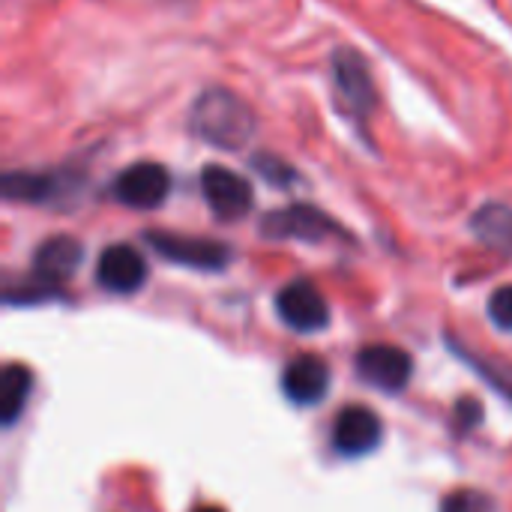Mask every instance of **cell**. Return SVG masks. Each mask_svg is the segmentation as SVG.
I'll use <instances>...</instances> for the list:
<instances>
[{"mask_svg": "<svg viewBox=\"0 0 512 512\" xmlns=\"http://www.w3.org/2000/svg\"><path fill=\"white\" fill-rule=\"evenodd\" d=\"M189 129L222 150H240L258 129L252 108L225 87L204 90L189 111Z\"/></svg>", "mask_w": 512, "mask_h": 512, "instance_id": "1", "label": "cell"}, {"mask_svg": "<svg viewBox=\"0 0 512 512\" xmlns=\"http://www.w3.org/2000/svg\"><path fill=\"white\" fill-rule=\"evenodd\" d=\"M144 240L165 261H174V264H183V267H192V270L216 273V270L228 267V261H231V249L225 243L207 240V237H186V234H171V231H147Z\"/></svg>", "mask_w": 512, "mask_h": 512, "instance_id": "2", "label": "cell"}, {"mask_svg": "<svg viewBox=\"0 0 512 512\" xmlns=\"http://www.w3.org/2000/svg\"><path fill=\"white\" fill-rule=\"evenodd\" d=\"M201 195H204L207 207L213 210V216L222 219V222L243 219L255 204L252 183L246 177H240L237 171L225 168V165H204V171H201Z\"/></svg>", "mask_w": 512, "mask_h": 512, "instance_id": "3", "label": "cell"}, {"mask_svg": "<svg viewBox=\"0 0 512 512\" xmlns=\"http://www.w3.org/2000/svg\"><path fill=\"white\" fill-rule=\"evenodd\" d=\"M333 81H336L342 105L354 117L366 120L375 111L378 90H375V78H372L369 63H366L363 54H357L354 48H339L333 54Z\"/></svg>", "mask_w": 512, "mask_h": 512, "instance_id": "4", "label": "cell"}, {"mask_svg": "<svg viewBox=\"0 0 512 512\" xmlns=\"http://www.w3.org/2000/svg\"><path fill=\"white\" fill-rule=\"evenodd\" d=\"M261 234L270 240H306L321 243L333 234H342L339 222H333L327 213L309 204H291L282 210H273L261 219Z\"/></svg>", "mask_w": 512, "mask_h": 512, "instance_id": "5", "label": "cell"}, {"mask_svg": "<svg viewBox=\"0 0 512 512\" xmlns=\"http://www.w3.org/2000/svg\"><path fill=\"white\" fill-rule=\"evenodd\" d=\"M276 312L297 333H318V330H327L330 324V306L324 294L306 279L288 282L276 294Z\"/></svg>", "mask_w": 512, "mask_h": 512, "instance_id": "6", "label": "cell"}, {"mask_svg": "<svg viewBox=\"0 0 512 512\" xmlns=\"http://www.w3.org/2000/svg\"><path fill=\"white\" fill-rule=\"evenodd\" d=\"M171 177L159 162H135L114 180V198L132 210H153L168 198Z\"/></svg>", "mask_w": 512, "mask_h": 512, "instance_id": "7", "label": "cell"}, {"mask_svg": "<svg viewBox=\"0 0 512 512\" xmlns=\"http://www.w3.org/2000/svg\"><path fill=\"white\" fill-rule=\"evenodd\" d=\"M357 375L384 393H399L411 384L414 363L396 345H369L357 354Z\"/></svg>", "mask_w": 512, "mask_h": 512, "instance_id": "8", "label": "cell"}, {"mask_svg": "<svg viewBox=\"0 0 512 512\" xmlns=\"http://www.w3.org/2000/svg\"><path fill=\"white\" fill-rule=\"evenodd\" d=\"M381 438H384V426H381L378 414L363 405L342 408L333 423V447L348 459L369 456L372 450H378Z\"/></svg>", "mask_w": 512, "mask_h": 512, "instance_id": "9", "label": "cell"}, {"mask_svg": "<svg viewBox=\"0 0 512 512\" xmlns=\"http://www.w3.org/2000/svg\"><path fill=\"white\" fill-rule=\"evenodd\" d=\"M96 279L111 294H135L147 282V264L138 249L126 243H114L99 255Z\"/></svg>", "mask_w": 512, "mask_h": 512, "instance_id": "10", "label": "cell"}, {"mask_svg": "<svg viewBox=\"0 0 512 512\" xmlns=\"http://www.w3.org/2000/svg\"><path fill=\"white\" fill-rule=\"evenodd\" d=\"M330 390V369L318 354L294 357L282 372V393L294 405H315Z\"/></svg>", "mask_w": 512, "mask_h": 512, "instance_id": "11", "label": "cell"}, {"mask_svg": "<svg viewBox=\"0 0 512 512\" xmlns=\"http://www.w3.org/2000/svg\"><path fill=\"white\" fill-rule=\"evenodd\" d=\"M81 261H84V246L69 234H57V237H48L45 243H39V249L33 255V270L45 282H60V279L72 276L81 267Z\"/></svg>", "mask_w": 512, "mask_h": 512, "instance_id": "12", "label": "cell"}, {"mask_svg": "<svg viewBox=\"0 0 512 512\" xmlns=\"http://www.w3.org/2000/svg\"><path fill=\"white\" fill-rule=\"evenodd\" d=\"M30 387H33V375H30L27 366L9 363L3 369V378H0V420L6 426H12L21 417V411H24V405L30 399Z\"/></svg>", "mask_w": 512, "mask_h": 512, "instance_id": "13", "label": "cell"}, {"mask_svg": "<svg viewBox=\"0 0 512 512\" xmlns=\"http://www.w3.org/2000/svg\"><path fill=\"white\" fill-rule=\"evenodd\" d=\"M471 228L483 243L512 252V207H504V204L480 207L471 219Z\"/></svg>", "mask_w": 512, "mask_h": 512, "instance_id": "14", "label": "cell"}, {"mask_svg": "<svg viewBox=\"0 0 512 512\" xmlns=\"http://www.w3.org/2000/svg\"><path fill=\"white\" fill-rule=\"evenodd\" d=\"M60 192V177L54 174H27V171H9L3 177V195L12 201H33L42 204Z\"/></svg>", "mask_w": 512, "mask_h": 512, "instance_id": "15", "label": "cell"}, {"mask_svg": "<svg viewBox=\"0 0 512 512\" xmlns=\"http://www.w3.org/2000/svg\"><path fill=\"white\" fill-rule=\"evenodd\" d=\"M441 512H492V501L477 489H456L444 498Z\"/></svg>", "mask_w": 512, "mask_h": 512, "instance_id": "16", "label": "cell"}, {"mask_svg": "<svg viewBox=\"0 0 512 512\" xmlns=\"http://www.w3.org/2000/svg\"><path fill=\"white\" fill-rule=\"evenodd\" d=\"M252 165H255V171H258L264 180H270V183H276V186H288V183L297 180V171H294L288 162L276 159V156H267V153H264V156H255Z\"/></svg>", "mask_w": 512, "mask_h": 512, "instance_id": "17", "label": "cell"}, {"mask_svg": "<svg viewBox=\"0 0 512 512\" xmlns=\"http://www.w3.org/2000/svg\"><path fill=\"white\" fill-rule=\"evenodd\" d=\"M489 318L495 321V327L512 333V285L498 288V291L489 297Z\"/></svg>", "mask_w": 512, "mask_h": 512, "instance_id": "18", "label": "cell"}, {"mask_svg": "<svg viewBox=\"0 0 512 512\" xmlns=\"http://www.w3.org/2000/svg\"><path fill=\"white\" fill-rule=\"evenodd\" d=\"M480 420H483V405H480V402L462 399V402L456 405V426H459L462 432H471Z\"/></svg>", "mask_w": 512, "mask_h": 512, "instance_id": "19", "label": "cell"}, {"mask_svg": "<svg viewBox=\"0 0 512 512\" xmlns=\"http://www.w3.org/2000/svg\"><path fill=\"white\" fill-rule=\"evenodd\" d=\"M195 512H225V510H219V507H201V510H195Z\"/></svg>", "mask_w": 512, "mask_h": 512, "instance_id": "20", "label": "cell"}]
</instances>
